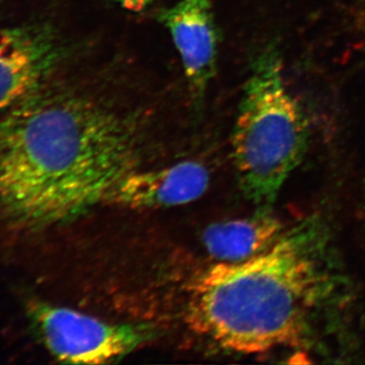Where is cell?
<instances>
[{
	"instance_id": "obj_1",
	"label": "cell",
	"mask_w": 365,
	"mask_h": 365,
	"mask_svg": "<svg viewBox=\"0 0 365 365\" xmlns=\"http://www.w3.org/2000/svg\"><path fill=\"white\" fill-rule=\"evenodd\" d=\"M136 160L123 118L43 86L0 115V217L24 232L69 222L107 201Z\"/></svg>"
},
{
	"instance_id": "obj_2",
	"label": "cell",
	"mask_w": 365,
	"mask_h": 365,
	"mask_svg": "<svg viewBox=\"0 0 365 365\" xmlns=\"http://www.w3.org/2000/svg\"><path fill=\"white\" fill-rule=\"evenodd\" d=\"M324 260L319 227L306 222L249 260L220 262L190 287L187 324L228 351L299 346L330 288Z\"/></svg>"
},
{
	"instance_id": "obj_3",
	"label": "cell",
	"mask_w": 365,
	"mask_h": 365,
	"mask_svg": "<svg viewBox=\"0 0 365 365\" xmlns=\"http://www.w3.org/2000/svg\"><path fill=\"white\" fill-rule=\"evenodd\" d=\"M242 98L232 135L235 169L247 198L267 206L306 153L309 124L274 50L255 64Z\"/></svg>"
},
{
	"instance_id": "obj_4",
	"label": "cell",
	"mask_w": 365,
	"mask_h": 365,
	"mask_svg": "<svg viewBox=\"0 0 365 365\" xmlns=\"http://www.w3.org/2000/svg\"><path fill=\"white\" fill-rule=\"evenodd\" d=\"M29 309L46 348L66 364H111L145 344L153 333L146 325L110 324L47 302H32Z\"/></svg>"
},
{
	"instance_id": "obj_5",
	"label": "cell",
	"mask_w": 365,
	"mask_h": 365,
	"mask_svg": "<svg viewBox=\"0 0 365 365\" xmlns=\"http://www.w3.org/2000/svg\"><path fill=\"white\" fill-rule=\"evenodd\" d=\"M57 58L56 43L42 26H0V115L45 86Z\"/></svg>"
},
{
	"instance_id": "obj_6",
	"label": "cell",
	"mask_w": 365,
	"mask_h": 365,
	"mask_svg": "<svg viewBox=\"0 0 365 365\" xmlns=\"http://www.w3.org/2000/svg\"><path fill=\"white\" fill-rule=\"evenodd\" d=\"M208 170L198 162L185 160L160 170L126 175L107 202L129 208H158L193 202L205 193Z\"/></svg>"
},
{
	"instance_id": "obj_7",
	"label": "cell",
	"mask_w": 365,
	"mask_h": 365,
	"mask_svg": "<svg viewBox=\"0 0 365 365\" xmlns=\"http://www.w3.org/2000/svg\"><path fill=\"white\" fill-rule=\"evenodd\" d=\"M190 85L204 90L215 71L216 32L211 0H180L162 14Z\"/></svg>"
},
{
	"instance_id": "obj_8",
	"label": "cell",
	"mask_w": 365,
	"mask_h": 365,
	"mask_svg": "<svg viewBox=\"0 0 365 365\" xmlns=\"http://www.w3.org/2000/svg\"><path fill=\"white\" fill-rule=\"evenodd\" d=\"M282 235L279 220L264 212L211 225L204 232L203 242L213 259L222 263H239L263 253Z\"/></svg>"
},
{
	"instance_id": "obj_9",
	"label": "cell",
	"mask_w": 365,
	"mask_h": 365,
	"mask_svg": "<svg viewBox=\"0 0 365 365\" xmlns=\"http://www.w3.org/2000/svg\"><path fill=\"white\" fill-rule=\"evenodd\" d=\"M124 9L132 11H141L150 4L151 0H114Z\"/></svg>"
}]
</instances>
